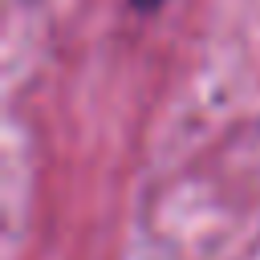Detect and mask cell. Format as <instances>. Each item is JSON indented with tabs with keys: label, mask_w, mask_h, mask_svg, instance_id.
Returning a JSON list of instances; mask_svg holds the SVG:
<instances>
[{
	"label": "cell",
	"mask_w": 260,
	"mask_h": 260,
	"mask_svg": "<svg viewBox=\"0 0 260 260\" xmlns=\"http://www.w3.org/2000/svg\"><path fill=\"white\" fill-rule=\"evenodd\" d=\"M126 4H130L134 12H150V8H158L162 0H126Z\"/></svg>",
	"instance_id": "obj_1"
}]
</instances>
